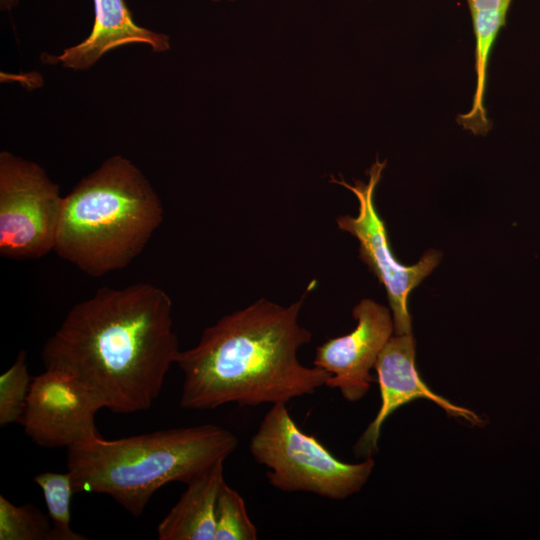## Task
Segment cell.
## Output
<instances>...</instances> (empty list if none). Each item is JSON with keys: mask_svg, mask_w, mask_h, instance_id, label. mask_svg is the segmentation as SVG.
Here are the masks:
<instances>
[{"mask_svg": "<svg viewBox=\"0 0 540 540\" xmlns=\"http://www.w3.org/2000/svg\"><path fill=\"white\" fill-rule=\"evenodd\" d=\"M50 530L51 521L37 507L0 496V540H48Z\"/></svg>", "mask_w": 540, "mask_h": 540, "instance_id": "cell-15", "label": "cell"}, {"mask_svg": "<svg viewBox=\"0 0 540 540\" xmlns=\"http://www.w3.org/2000/svg\"><path fill=\"white\" fill-rule=\"evenodd\" d=\"M252 457L267 471L271 486L341 500L358 492L374 468L372 457L349 464L337 459L314 435L303 432L285 403L273 404L249 444Z\"/></svg>", "mask_w": 540, "mask_h": 540, "instance_id": "cell-5", "label": "cell"}, {"mask_svg": "<svg viewBox=\"0 0 540 540\" xmlns=\"http://www.w3.org/2000/svg\"><path fill=\"white\" fill-rule=\"evenodd\" d=\"M63 206L59 187L32 161L0 154V255L37 259L54 251Z\"/></svg>", "mask_w": 540, "mask_h": 540, "instance_id": "cell-6", "label": "cell"}, {"mask_svg": "<svg viewBox=\"0 0 540 540\" xmlns=\"http://www.w3.org/2000/svg\"><path fill=\"white\" fill-rule=\"evenodd\" d=\"M99 401L68 371L58 367L33 377L21 425L44 448H68L96 428Z\"/></svg>", "mask_w": 540, "mask_h": 540, "instance_id": "cell-8", "label": "cell"}, {"mask_svg": "<svg viewBox=\"0 0 540 540\" xmlns=\"http://www.w3.org/2000/svg\"><path fill=\"white\" fill-rule=\"evenodd\" d=\"M41 488L51 521L48 540H85L86 537L72 530L71 499L75 492L72 475L66 473L43 472L34 477Z\"/></svg>", "mask_w": 540, "mask_h": 540, "instance_id": "cell-14", "label": "cell"}, {"mask_svg": "<svg viewBox=\"0 0 540 540\" xmlns=\"http://www.w3.org/2000/svg\"><path fill=\"white\" fill-rule=\"evenodd\" d=\"M179 353L171 298L137 283L103 287L75 304L42 359L45 367L70 372L103 408L133 413L152 406Z\"/></svg>", "mask_w": 540, "mask_h": 540, "instance_id": "cell-1", "label": "cell"}, {"mask_svg": "<svg viewBox=\"0 0 540 540\" xmlns=\"http://www.w3.org/2000/svg\"><path fill=\"white\" fill-rule=\"evenodd\" d=\"M475 35L476 88L470 110L457 116L456 121L474 135H486L492 123L483 104L488 62L499 31L506 24L512 0H466Z\"/></svg>", "mask_w": 540, "mask_h": 540, "instance_id": "cell-13", "label": "cell"}, {"mask_svg": "<svg viewBox=\"0 0 540 540\" xmlns=\"http://www.w3.org/2000/svg\"><path fill=\"white\" fill-rule=\"evenodd\" d=\"M304 298L287 307L262 298L207 327L176 360L184 374L180 406L286 404L326 386L330 374L303 366L297 357L312 338L298 322Z\"/></svg>", "mask_w": 540, "mask_h": 540, "instance_id": "cell-2", "label": "cell"}, {"mask_svg": "<svg viewBox=\"0 0 540 540\" xmlns=\"http://www.w3.org/2000/svg\"><path fill=\"white\" fill-rule=\"evenodd\" d=\"M214 1H220V0H214ZM229 1H234V0H229Z\"/></svg>", "mask_w": 540, "mask_h": 540, "instance_id": "cell-19", "label": "cell"}, {"mask_svg": "<svg viewBox=\"0 0 540 540\" xmlns=\"http://www.w3.org/2000/svg\"><path fill=\"white\" fill-rule=\"evenodd\" d=\"M355 329L316 348L313 365L330 374L326 386L337 388L350 402L362 399L370 389V370L394 331L393 316L385 306L361 300L353 309Z\"/></svg>", "mask_w": 540, "mask_h": 540, "instance_id": "cell-9", "label": "cell"}, {"mask_svg": "<svg viewBox=\"0 0 540 540\" xmlns=\"http://www.w3.org/2000/svg\"><path fill=\"white\" fill-rule=\"evenodd\" d=\"M415 340L412 333L395 335L381 351L375 369L381 395V405L374 420L354 446L355 454L370 458L378 451V439L383 423L401 406L419 398L428 399L453 417L472 425L482 423L473 411L452 404L435 394L421 379L415 366Z\"/></svg>", "mask_w": 540, "mask_h": 540, "instance_id": "cell-10", "label": "cell"}, {"mask_svg": "<svg viewBox=\"0 0 540 540\" xmlns=\"http://www.w3.org/2000/svg\"><path fill=\"white\" fill-rule=\"evenodd\" d=\"M33 377L20 351L13 365L0 376V425L21 424Z\"/></svg>", "mask_w": 540, "mask_h": 540, "instance_id": "cell-17", "label": "cell"}, {"mask_svg": "<svg viewBox=\"0 0 540 540\" xmlns=\"http://www.w3.org/2000/svg\"><path fill=\"white\" fill-rule=\"evenodd\" d=\"M214 540H256L257 528L251 521L241 495L225 482L216 504Z\"/></svg>", "mask_w": 540, "mask_h": 540, "instance_id": "cell-16", "label": "cell"}, {"mask_svg": "<svg viewBox=\"0 0 540 540\" xmlns=\"http://www.w3.org/2000/svg\"><path fill=\"white\" fill-rule=\"evenodd\" d=\"M386 161L371 165L368 181L355 180L348 184L344 179L331 176V182L350 190L358 200L356 216L342 215L337 218L340 230L353 235L359 242V258L368 266L385 287L394 321L396 335L411 333V316L408 310L410 292L437 266L441 254L426 251L414 265L405 266L395 259L389 245L384 221L380 218L374 194Z\"/></svg>", "mask_w": 540, "mask_h": 540, "instance_id": "cell-7", "label": "cell"}, {"mask_svg": "<svg viewBox=\"0 0 540 540\" xmlns=\"http://www.w3.org/2000/svg\"><path fill=\"white\" fill-rule=\"evenodd\" d=\"M93 6L94 24L88 37L59 56L43 53L44 63L86 70L106 52L127 44H148L155 52L169 50V37L136 24L125 0H93Z\"/></svg>", "mask_w": 540, "mask_h": 540, "instance_id": "cell-11", "label": "cell"}, {"mask_svg": "<svg viewBox=\"0 0 540 540\" xmlns=\"http://www.w3.org/2000/svg\"><path fill=\"white\" fill-rule=\"evenodd\" d=\"M18 3V0H0L2 10H9Z\"/></svg>", "mask_w": 540, "mask_h": 540, "instance_id": "cell-18", "label": "cell"}, {"mask_svg": "<svg viewBox=\"0 0 540 540\" xmlns=\"http://www.w3.org/2000/svg\"><path fill=\"white\" fill-rule=\"evenodd\" d=\"M162 220V203L140 169L112 156L63 197L54 252L101 277L131 263Z\"/></svg>", "mask_w": 540, "mask_h": 540, "instance_id": "cell-4", "label": "cell"}, {"mask_svg": "<svg viewBox=\"0 0 540 540\" xmlns=\"http://www.w3.org/2000/svg\"><path fill=\"white\" fill-rule=\"evenodd\" d=\"M229 430L214 424L159 430L107 440L97 428L67 448L75 492L113 498L140 516L153 494L171 482L188 484L237 448Z\"/></svg>", "mask_w": 540, "mask_h": 540, "instance_id": "cell-3", "label": "cell"}, {"mask_svg": "<svg viewBox=\"0 0 540 540\" xmlns=\"http://www.w3.org/2000/svg\"><path fill=\"white\" fill-rule=\"evenodd\" d=\"M218 461L190 481L177 503L157 526L159 540H214L216 504L224 480Z\"/></svg>", "mask_w": 540, "mask_h": 540, "instance_id": "cell-12", "label": "cell"}]
</instances>
